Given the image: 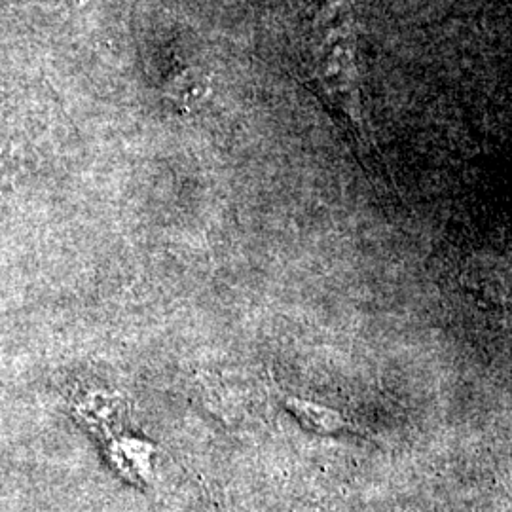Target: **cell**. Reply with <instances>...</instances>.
Masks as SVG:
<instances>
[{
    "label": "cell",
    "mask_w": 512,
    "mask_h": 512,
    "mask_svg": "<svg viewBox=\"0 0 512 512\" xmlns=\"http://www.w3.org/2000/svg\"><path fill=\"white\" fill-rule=\"evenodd\" d=\"M300 65L311 92L319 95L355 145L368 152L357 63V27L348 0H327L317 12L302 44Z\"/></svg>",
    "instance_id": "cell-1"
},
{
    "label": "cell",
    "mask_w": 512,
    "mask_h": 512,
    "mask_svg": "<svg viewBox=\"0 0 512 512\" xmlns=\"http://www.w3.org/2000/svg\"><path fill=\"white\" fill-rule=\"evenodd\" d=\"M289 406L296 410L298 418L304 421L310 429L321 431V433H329L334 429H340L344 425L342 418L338 414H334L332 410L315 406L311 403H298V401H289Z\"/></svg>",
    "instance_id": "cell-2"
}]
</instances>
